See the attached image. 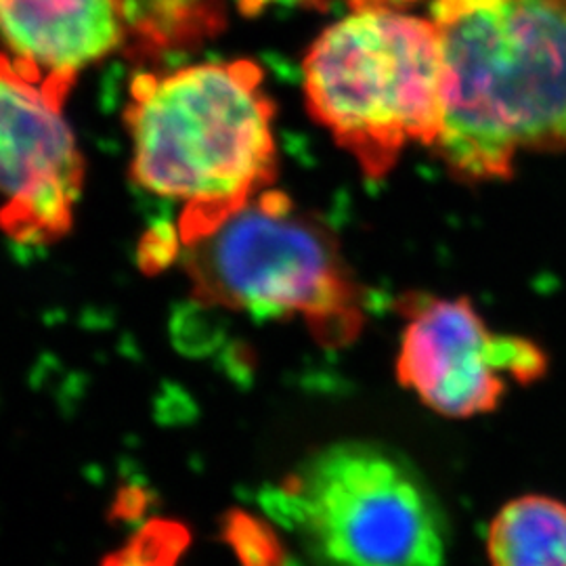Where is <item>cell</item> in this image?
I'll list each match as a JSON object with an SVG mask.
<instances>
[{
  "label": "cell",
  "instance_id": "obj_1",
  "mask_svg": "<svg viewBox=\"0 0 566 566\" xmlns=\"http://www.w3.org/2000/svg\"><path fill=\"white\" fill-rule=\"evenodd\" d=\"M446 116L432 147L464 181L566 149V0H437Z\"/></svg>",
  "mask_w": 566,
  "mask_h": 566
},
{
  "label": "cell",
  "instance_id": "obj_2",
  "mask_svg": "<svg viewBox=\"0 0 566 566\" xmlns=\"http://www.w3.org/2000/svg\"><path fill=\"white\" fill-rule=\"evenodd\" d=\"M275 107L252 61L198 63L130 84V175L181 206L179 242H196L275 179Z\"/></svg>",
  "mask_w": 566,
  "mask_h": 566
},
{
  "label": "cell",
  "instance_id": "obj_3",
  "mask_svg": "<svg viewBox=\"0 0 566 566\" xmlns=\"http://www.w3.org/2000/svg\"><path fill=\"white\" fill-rule=\"evenodd\" d=\"M308 112L365 177L382 179L411 145L434 147L446 116V55L434 21L357 7L304 57Z\"/></svg>",
  "mask_w": 566,
  "mask_h": 566
},
{
  "label": "cell",
  "instance_id": "obj_4",
  "mask_svg": "<svg viewBox=\"0 0 566 566\" xmlns=\"http://www.w3.org/2000/svg\"><path fill=\"white\" fill-rule=\"evenodd\" d=\"M179 254L206 306L301 317L325 346H344L364 327V296L338 243L277 189H264Z\"/></svg>",
  "mask_w": 566,
  "mask_h": 566
},
{
  "label": "cell",
  "instance_id": "obj_5",
  "mask_svg": "<svg viewBox=\"0 0 566 566\" xmlns=\"http://www.w3.org/2000/svg\"><path fill=\"white\" fill-rule=\"evenodd\" d=\"M319 566H443V510L401 453L343 441L313 453L266 493Z\"/></svg>",
  "mask_w": 566,
  "mask_h": 566
},
{
  "label": "cell",
  "instance_id": "obj_6",
  "mask_svg": "<svg viewBox=\"0 0 566 566\" xmlns=\"http://www.w3.org/2000/svg\"><path fill=\"white\" fill-rule=\"evenodd\" d=\"M63 103L0 55V227L15 242H55L74 223L84 160Z\"/></svg>",
  "mask_w": 566,
  "mask_h": 566
},
{
  "label": "cell",
  "instance_id": "obj_7",
  "mask_svg": "<svg viewBox=\"0 0 566 566\" xmlns=\"http://www.w3.org/2000/svg\"><path fill=\"white\" fill-rule=\"evenodd\" d=\"M544 369L537 344L495 334L468 301L420 296L409 303L397 378L441 416L486 413L504 397L506 380L526 385Z\"/></svg>",
  "mask_w": 566,
  "mask_h": 566
},
{
  "label": "cell",
  "instance_id": "obj_8",
  "mask_svg": "<svg viewBox=\"0 0 566 566\" xmlns=\"http://www.w3.org/2000/svg\"><path fill=\"white\" fill-rule=\"evenodd\" d=\"M128 39L120 0H0V42L32 78L67 97L84 67Z\"/></svg>",
  "mask_w": 566,
  "mask_h": 566
},
{
  "label": "cell",
  "instance_id": "obj_9",
  "mask_svg": "<svg viewBox=\"0 0 566 566\" xmlns=\"http://www.w3.org/2000/svg\"><path fill=\"white\" fill-rule=\"evenodd\" d=\"M491 566H566V504L523 495L502 507L489 525Z\"/></svg>",
  "mask_w": 566,
  "mask_h": 566
},
{
  "label": "cell",
  "instance_id": "obj_10",
  "mask_svg": "<svg viewBox=\"0 0 566 566\" xmlns=\"http://www.w3.org/2000/svg\"><path fill=\"white\" fill-rule=\"evenodd\" d=\"M128 39L143 55L196 46L221 32L223 0H120Z\"/></svg>",
  "mask_w": 566,
  "mask_h": 566
},
{
  "label": "cell",
  "instance_id": "obj_11",
  "mask_svg": "<svg viewBox=\"0 0 566 566\" xmlns=\"http://www.w3.org/2000/svg\"><path fill=\"white\" fill-rule=\"evenodd\" d=\"M191 544L189 528L172 518L143 525L124 546L103 558L102 566H179Z\"/></svg>",
  "mask_w": 566,
  "mask_h": 566
},
{
  "label": "cell",
  "instance_id": "obj_12",
  "mask_svg": "<svg viewBox=\"0 0 566 566\" xmlns=\"http://www.w3.org/2000/svg\"><path fill=\"white\" fill-rule=\"evenodd\" d=\"M223 537L240 566H282L283 558L273 531L248 512L235 510L227 514Z\"/></svg>",
  "mask_w": 566,
  "mask_h": 566
},
{
  "label": "cell",
  "instance_id": "obj_13",
  "mask_svg": "<svg viewBox=\"0 0 566 566\" xmlns=\"http://www.w3.org/2000/svg\"><path fill=\"white\" fill-rule=\"evenodd\" d=\"M290 2H319V0H290ZM355 9L357 7H371V4H397V2H409V0H348Z\"/></svg>",
  "mask_w": 566,
  "mask_h": 566
}]
</instances>
